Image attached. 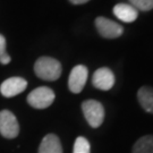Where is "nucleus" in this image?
I'll list each match as a JSON object with an SVG mask.
<instances>
[{
    "label": "nucleus",
    "mask_w": 153,
    "mask_h": 153,
    "mask_svg": "<svg viewBox=\"0 0 153 153\" xmlns=\"http://www.w3.org/2000/svg\"><path fill=\"white\" fill-rule=\"evenodd\" d=\"M34 71L36 76L44 81H56L61 75L60 62L51 57H41L39 58L35 65H34Z\"/></svg>",
    "instance_id": "f257e3e1"
},
{
    "label": "nucleus",
    "mask_w": 153,
    "mask_h": 153,
    "mask_svg": "<svg viewBox=\"0 0 153 153\" xmlns=\"http://www.w3.org/2000/svg\"><path fill=\"white\" fill-rule=\"evenodd\" d=\"M82 111L88 125L93 128H98L104 120L103 105L97 100H86L82 103Z\"/></svg>",
    "instance_id": "f03ea898"
},
{
    "label": "nucleus",
    "mask_w": 153,
    "mask_h": 153,
    "mask_svg": "<svg viewBox=\"0 0 153 153\" xmlns=\"http://www.w3.org/2000/svg\"><path fill=\"white\" fill-rule=\"evenodd\" d=\"M55 98V92L51 88L47 86H41L33 90L28 94L27 102L31 107L35 109H45L53 103Z\"/></svg>",
    "instance_id": "7ed1b4c3"
},
{
    "label": "nucleus",
    "mask_w": 153,
    "mask_h": 153,
    "mask_svg": "<svg viewBox=\"0 0 153 153\" xmlns=\"http://www.w3.org/2000/svg\"><path fill=\"white\" fill-rule=\"evenodd\" d=\"M0 134L8 140H13L19 134L18 121L15 115L9 110L0 111Z\"/></svg>",
    "instance_id": "20e7f679"
},
{
    "label": "nucleus",
    "mask_w": 153,
    "mask_h": 153,
    "mask_svg": "<svg viewBox=\"0 0 153 153\" xmlns=\"http://www.w3.org/2000/svg\"><path fill=\"white\" fill-rule=\"evenodd\" d=\"M95 26L99 34L105 39H117L124 32L123 26H120L118 23L102 16L98 17L95 19Z\"/></svg>",
    "instance_id": "39448f33"
},
{
    "label": "nucleus",
    "mask_w": 153,
    "mask_h": 153,
    "mask_svg": "<svg viewBox=\"0 0 153 153\" xmlns=\"http://www.w3.org/2000/svg\"><path fill=\"white\" fill-rule=\"evenodd\" d=\"M88 71L85 66L77 65L71 71V75L68 78V88L73 93L82 92L86 81H88Z\"/></svg>",
    "instance_id": "423d86ee"
},
{
    "label": "nucleus",
    "mask_w": 153,
    "mask_h": 153,
    "mask_svg": "<svg viewBox=\"0 0 153 153\" xmlns=\"http://www.w3.org/2000/svg\"><path fill=\"white\" fill-rule=\"evenodd\" d=\"M92 84L94 88L102 90V91H108L111 90L115 85V75L114 73L107 67L99 68L98 71L93 74Z\"/></svg>",
    "instance_id": "0eeeda50"
},
{
    "label": "nucleus",
    "mask_w": 153,
    "mask_h": 153,
    "mask_svg": "<svg viewBox=\"0 0 153 153\" xmlns=\"http://www.w3.org/2000/svg\"><path fill=\"white\" fill-rule=\"evenodd\" d=\"M27 88V82L22 77H10L7 78L0 85V92L6 98H13L19 93L24 92Z\"/></svg>",
    "instance_id": "6e6552de"
},
{
    "label": "nucleus",
    "mask_w": 153,
    "mask_h": 153,
    "mask_svg": "<svg viewBox=\"0 0 153 153\" xmlns=\"http://www.w3.org/2000/svg\"><path fill=\"white\" fill-rule=\"evenodd\" d=\"M39 153H62V146L59 137L55 134L45 135L40 144Z\"/></svg>",
    "instance_id": "1a4fd4ad"
},
{
    "label": "nucleus",
    "mask_w": 153,
    "mask_h": 153,
    "mask_svg": "<svg viewBox=\"0 0 153 153\" xmlns=\"http://www.w3.org/2000/svg\"><path fill=\"white\" fill-rule=\"evenodd\" d=\"M115 16L125 23H131L136 21L138 13L131 5L128 4H118L114 7Z\"/></svg>",
    "instance_id": "9d476101"
},
{
    "label": "nucleus",
    "mask_w": 153,
    "mask_h": 153,
    "mask_svg": "<svg viewBox=\"0 0 153 153\" xmlns=\"http://www.w3.org/2000/svg\"><path fill=\"white\" fill-rule=\"evenodd\" d=\"M138 102L146 112L153 114V88L150 86H143L137 92Z\"/></svg>",
    "instance_id": "9b49d317"
},
{
    "label": "nucleus",
    "mask_w": 153,
    "mask_h": 153,
    "mask_svg": "<svg viewBox=\"0 0 153 153\" xmlns=\"http://www.w3.org/2000/svg\"><path fill=\"white\" fill-rule=\"evenodd\" d=\"M133 153H153V135H145L136 141Z\"/></svg>",
    "instance_id": "f8f14e48"
},
{
    "label": "nucleus",
    "mask_w": 153,
    "mask_h": 153,
    "mask_svg": "<svg viewBox=\"0 0 153 153\" xmlns=\"http://www.w3.org/2000/svg\"><path fill=\"white\" fill-rule=\"evenodd\" d=\"M91 152V145L90 142L85 137L79 136L76 138L74 143V150L73 153H90Z\"/></svg>",
    "instance_id": "ddd939ff"
},
{
    "label": "nucleus",
    "mask_w": 153,
    "mask_h": 153,
    "mask_svg": "<svg viewBox=\"0 0 153 153\" xmlns=\"http://www.w3.org/2000/svg\"><path fill=\"white\" fill-rule=\"evenodd\" d=\"M129 5L135 9L142 11H149L153 9V0H129Z\"/></svg>",
    "instance_id": "4468645a"
},
{
    "label": "nucleus",
    "mask_w": 153,
    "mask_h": 153,
    "mask_svg": "<svg viewBox=\"0 0 153 153\" xmlns=\"http://www.w3.org/2000/svg\"><path fill=\"white\" fill-rule=\"evenodd\" d=\"M10 56L6 51V39L4 35L0 34V62L2 65H7L10 62Z\"/></svg>",
    "instance_id": "2eb2a0df"
},
{
    "label": "nucleus",
    "mask_w": 153,
    "mask_h": 153,
    "mask_svg": "<svg viewBox=\"0 0 153 153\" xmlns=\"http://www.w3.org/2000/svg\"><path fill=\"white\" fill-rule=\"evenodd\" d=\"M71 4H74V5H82V4H85V2H88L90 0H69Z\"/></svg>",
    "instance_id": "dca6fc26"
}]
</instances>
